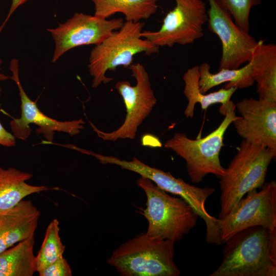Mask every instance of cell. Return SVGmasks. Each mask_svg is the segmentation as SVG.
I'll return each mask as SVG.
<instances>
[{"label": "cell", "mask_w": 276, "mask_h": 276, "mask_svg": "<svg viewBox=\"0 0 276 276\" xmlns=\"http://www.w3.org/2000/svg\"><path fill=\"white\" fill-rule=\"evenodd\" d=\"M224 243L221 263L210 276L276 275V229L250 227Z\"/></svg>", "instance_id": "6da1fadb"}, {"label": "cell", "mask_w": 276, "mask_h": 276, "mask_svg": "<svg viewBox=\"0 0 276 276\" xmlns=\"http://www.w3.org/2000/svg\"><path fill=\"white\" fill-rule=\"evenodd\" d=\"M276 153L262 145L243 140L219 181L220 209L218 219L228 215L248 192L265 182L268 168Z\"/></svg>", "instance_id": "7a4b0ae2"}, {"label": "cell", "mask_w": 276, "mask_h": 276, "mask_svg": "<svg viewBox=\"0 0 276 276\" xmlns=\"http://www.w3.org/2000/svg\"><path fill=\"white\" fill-rule=\"evenodd\" d=\"M174 243L141 233L116 248L107 263L122 276H179Z\"/></svg>", "instance_id": "3957f363"}, {"label": "cell", "mask_w": 276, "mask_h": 276, "mask_svg": "<svg viewBox=\"0 0 276 276\" xmlns=\"http://www.w3.org/2000/svg\"><path fill=\"white\" fill-rule=\"evenodd\" d=\"M137 185L146 196L142 214L149 236L178 242L196 226L199 216L184 199L169 195L147 178L141 177Z\"/></svg>", "instance_id": "277c9868"}, {"label": "cell", "mask_w": 276, "mask_h": 276, "mask_svg": "<svg viewBox=\"0 0 276 276\" xmlns=\"http://www.w3.org/2000/svg\"><path fill=\"white\" fill-rule=\"evenodd\" d=\"M236 106L230 100L221 105L219 112L224 118L219 126L202 138L193 140L186 133L176 132L164 144L182 158L186 163L187 171L191 181L201 182L208 174L220 177L225 169L221 164L219 154L223 145L224 134L232 122L237 119Z\"/></svg>", "instance_id": "5b68a950"}, {"label": "cell", "mask_w": 276, "mask_h": 276, "mask_svg": "<svg viewBox=\"0 0 276 276\" xmlns=\"http://www.w3.org/2000/svg\"><path fill=\"white\" fill-rule=\"evenodd\" d=\"M144 25L140 21H126L118 31H113L93 48L88 68L93 77V88L112 81L113 78L106 77V72H114L120 66L128 68L137 54L144 53V55L150 56L158 52L159 47L142 37Z\"/></svg>", "instance_id": "8992f818"}, {"label": "cell", "mask_w": 276, "mask_h": 276, "mask_svg": "<svg viewBox=\"0 0 276 276\" xmlns=\"http://www.w3.org/2000/svg\"><path fill=\"white\" fill-rule=\"evenodd\" d=\"M104 165H114L147 178L161 189L177 195L186 201L201 218L206 225V235L209 238L217 237L219 234V220L206 211L205 204L207 199L215 191L212 187L199 188L191 185L180 178L175 177L170 172L152 167L135 157L130 160L121 159L111 155H103Z\"/></svg>", "instance_id": "52a82bcc"}, {"label": "cell", "mask_w": 276, "mask_h": 276, "mask_svg": "<svg viewBox=\"0 0 276 276\" xmlns=\"http://www.w3.org/2000/svg\"><path fill=\"white\" fill-rule=\"evenodd\" d=\"M128 68L131 71V76L135 79L136 84L132 86L129 81L124 80L117 82L115 85L125 107L126 116L123 123L118 129L107 132L99 130L89 121L93 130L104 141L134 139L138 128L157 103L149 75L144 66L136 63H132Z\"/></svg>", "instance_id": "ba28073f"}, {"label": "cell", "mask_w": 276, "mask_h": 276, "mask_svg": "<svg viewBox=\"0 0 276 276\" xmlns=\"http://www.w3.org/2000/svg\"><path fill=\"white\" fill-rule=\"evenodd\" d=\"M174 8L164 18L156 31H144L141 36L155 45L172 48L194 43L203 36V26L208 19L202 0H174Z\"/></svg>", "instance_id": "9c48e42d"}, {"label": "cell", "mask_w": 276, "mask_h": 276, "mask_svg": "<svg viewBox=\"0 0 276 276\" xmlns=\"http://www.w3.org/2000/svg\"><path fill=\"white\" fill-rule=\"evenodd\" d=\"M259 191L252 190L242 197L230 213L219 220L222 243L243 229L261 226L276 229V182H265Z\"/></svg>", "instance_id": "30bf717a"}, {"label": "cell", "mask_w": 276, "mask_h": 276, "mask_svg": "<svg viewBox=\"0 0 276 276\" xmlns=\"http://www.w3.org/2000/svg\"><path fill=\"white\" fill-rule=\"evenodd\" d=\"M122 18H102L76 12L65 22L54 29H48L55 42L52 62H55L65 52L83 45H98L124 24Z\"/></svg>", "instance_id": "8fae6325"}, {"label": "cell", "mask_w": 276, "mask_h": 276, "mask_svg": "<svg viewBox=\"0 0 276 276\" xmlns=\"http://www.w3.org/2000/svg\"><path fill=\"white\" fill-rule=\"evenodd\" d=\"M206 1L209 4L206 22L208 29L217 35L221 43L219 70L238 68L249 62L258 41L241 29L215 0Z\"/></svg>", "instance_id": "7c38bea8"}, {"label": "cell", "mask_w": 276, "mask_h": 276, "mask_svg": "<svg viewBox=\"0 0 276 276\" xmlns=\"http://www.w3.org/2000/svg\"><path fill=\"white\" fill-rule=\"evenodd\" d=\"M10 70L13 80L17 86L21 101V116L19 118H13L10 122V127L15 138L25 140L31 132L30 125L34 124L38 127L37 134H43L45 140L40 144H47L52 142L55 132H63L70 135L79 134L84 128V121L82 118L70 121H59L50 118L41 112L35 102L29 98L20 82L19 77L18 61L13 59L11 61Z\"/></svg>", "instance_id": "4fadbf2b"}, {"label": "cell", "mask_w": 276, "mask_h": 276, "mask_svg": "<svg viewBox=\"0 0 276 276\" xmlns=\"http://www.w3.org/2000/svg\"><path fill=\"white\" fill-rule=\"evenodd\" d=\"M235 106L241 114L232 122L238 134L276 153V102L244 98Z\"/></svg>", "instance_id": "5bb4252c"}, {"label": "cell", "mask_w": 276, "mask_h": 276, "mask_svg": "<svg viewBox=\"0 0 276 276\" xmlns=\"http://www.w3.org/2000/svg\"><path fill=\"white\" fill-rule=\"evenodd\" d=\"M40 213L30 200L0 213V254L35 236Z\"/></svg>", "instance_id": "9a60e30c"}, {"label": "cell", "mask_w": 276, "mask_h": 276, "mask_svg": "<svg viewBox=\"0 0 276 276\" xmlns=\"http://www.w3.org/2000/svg\"><path fill=\"white\" fill-rule=\"evenodd\" d=\"M259 99L276 102V45L260 40L249 62Z\"/></svg>", "instance_id": "2e32d148"}, {"label": "cell", "mask_w": 276, "mask_h": 276, "mask_svg": "<svg viewBox=\"0 0 276 276\" xmlns=\"http://www.w3.org/2000/svg\"><path fill=\"white\" fill-rule=\"evenodd\" d=\"M33 176L31 173L10 167L7 169L0 167V213L7 211L16 205L27 196L34 193L50 190L44 186H33L26 182Z\"/></svg>", "instance_id": "e0dca14e"}, {"label": "cell", "mask_w": 276, "mask_h": 276, "mask_svg": "<svg viewBox=\"0 0 276 276\" xmlns=\"http://www.w3.org/2000/svg\"><path fill=\"white\" fill-rule=\"evenodd\" d=\"M182 79L185 83L183 93L188 101L184 111L187 118H193L196 103L200 104L202 110H206L211 105L216 103L225 105L237 89L235 87H222L214 92L202 94L199 89L198 65L189 68L183 74Z\"/></svg>", "instance_id": "ac0fdd59"}, {"label": "cell", "mask_w": 276, "mask_h": 276, "mask_svg": "<svg viewBox=\"0 0 276 276\" xmlns=\"http://www.w3.org/2000/svg\"><path fill=\"white\" fill-rule=\"evenodd\" d=\"M35 236L0 254V276H32L36 271Z\"/></svg>", "instance_id": "d6986e66"}, {"label": "cell", "mask_w": 276, "mask_h": 276, "mask_svg": "<svg viewBox=\"0 0 276 276\" xmlns=\"http://www.w3.org/2000/svg\"><path fill=\"white\" fill-rule=\"evenodd\" d=\"M94 15L107 19L117 13L125 16L126 21L147 19L157 11L158 0H91Z\"/></svg>", "instance_id": "ffe728a7"}, {"label": "cell", "mask_w": 276, "mask_h": 276, "mask_svg": "<svg viewBox=\"0 0 276 276\" xmlns=\"http://www.w3.org/2000/svg\"><path fill=\"white\" fill-rule=\"evenodd\" d=\"M210 69V64L206 62L198 65L199 89L202 94L224 83H226L223 87L225 88L235 87L237 89L250 87L255 83L250 62L236 69H220L215 74L212 73Z\"/></svg>", "instance_id": "44dd1931"}, {"label": "cell", "mask_w": 276, "mask_h": 276, "mask_svg": "<svg viewBox=\"0 0 276 276\" xmlns=\"http://www.w3.org/2000/svg\"><path fill=\"white\" fill-rule=\"evenodd\" d=\"M59 231V222L54 219L47 226L43 241L36 256L37 272L63 256L65 246L61 242Z\"/></svg>", "instance_id": "7402d4cb"}, {"label": "cell", "mask_w": 276, "mask_h": 276, "mask_svg": "<svg viewBox=\"0 0 276 276\" xmlns=\"http://www.w3.org/2000/svg\"><path fill=\"white\" fill-rule=\"evenodd\" d=\"M232 16L235 22L243 31L249 33V15L252 7L261 0H215Z\"/></svg>", "instance_id": "603a6c76"}, {"label": "cell", "mask_w": 276, "mask_h": 276, "mask_svg": "<svg viewBox=\"0 0 276 276\" xmlns=\"http://www.w3.org/2000/svg\"><path fill=\"white\" fill-rule=\"evenodd\" d=\"M38 272L40 276L72 275L71 268L63 256Z\"/></svg>", "instance_id": "cb8c5ba5"}, {"label": "cell", "mask_w": 276, "mask_h": 276, "mask_svg": "<svg viewBox=\"0 0 276 276\" xmlns=\"http://www.w3.org/2000/svg\"><path fill=\"white\" fill-rule=\"evenodd\" d=\"M0 145L10 147L15 145V137L8 132L0 122Z\"/></svg>", "instance_id": "d4e9b609"}, {"label": "cell", "mask_w": 276, "mask_h": 276, "mask_svg": "<svg viewBox=\"0 0 276 276\" xmlns=\"http://www.w3.org/2000/svg\"><path fill=\"white\" fill-rule=\"evenodd\" d=\"M27 1L28 0H12V3L10 6V8L9 9L8 14L4 23L0 27V32L5 25V24H6V22H7V21L8 20V19L10 18L12 14L15 11L17 8L21 5L24 4L25 3H26Z\"/></svg>", "instance_id": "484cf974"}, {"label": "cell", "mask_w": 276, "mask_h": 276, "mask_svg": "<svg viewBox=\"0 0 276 276\" xmlns=\"http://www.w3.org/2000/svg\"><path fill=\"white\" fill-rule=\"evenodd\" d=\"M2 63V60L0 59V64ZM10 78V77L5 75V74L0 72V83L2 81L6 80ZM1 91L2 89L0 86V97L1 96Z\"/></svg>", "instance_id": "4316f807"}]
</instances>
